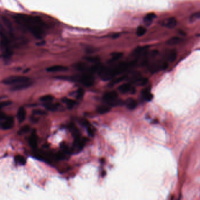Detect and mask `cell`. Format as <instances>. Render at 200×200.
<instances>
[{"label": "cell", "mask_w": 200, "mask_h": 200, "mask_svg": "<svg viewBox=\"0 0 200 200\" xmlns=\"http://www.w3.org/2000/svg\"><path fill=\"white\" fill-rule=\"evenodd\" d=\"M16 21L25 27L37 38H41L44 34V25L42 20L37 17L26 14H18L15 16Z\"/></svg>", "instance_id": "obj_1"}, {"label": "cell", "mask_w": 200, "mask_h": 200, "mask_svg": "<svg viewBox=\"0 0 200 200\" xmlns=\"http://www.w3.org/2000/svg\"><path fill=\"white\" fill-rule=\"evenodd\" d=\"M136 63L135 61L130 62H121L115 66L111 68L102 67L99 73L100 78L103 81H109L116 76L124 72L129 68L134 66Z\"/></svg>", "instance_id": "obj_2"}, {"label": "cell", "mask_w": 200, "mask_h": 200, "mask_svg": "<svg viewBox=\"0 0 200 200\" xmlns=\"http://www.w3.org/2000/svg\"><path fill=\"white\" fill-rule=\"evenodd\" d=\"M29 78L23 76H12L5 79L2 82L5 85H14L21 82L29 81Z\"/></svg>", "instance_id": "obj_3"}, {"label": "cell", "mask_w": 200, "mask_h": 200, "mask_svg": "<svg viewBox=\"0 0 200 200\" xmlns=\"http://www.w3.org/2000/svg\"><path fill=\"white\" fill-rule=\"evenodd\" d=\"M0 36H1V47L5 53L4 56H5V58H9L11 56V48L9 45V41L4 32H1Z\"/></svg>", "instance_id": "obj_4"}, {"label": "cell", "mask_w": 200, "mask_h": 200, "mask_svg": "<svg viewBox=\"0 0 200 200\" xmlns=\"http://www.w3.org/2000/svg\"><path fill=\"white\" fill-rule=\"evenodd\" d=\"M80 81L86 87H90L93 85L94 82V78L92 73L86 72L83 73L79 78Z\"/></svg>", "instance_id": "obj_5"}, {"label": "cell", "mask_w": 200, "mask_h": 200, "mask_svg": "<svg viewBox=\"0 0 200 200\" xmlns=\"http://www.w3.org/2000/svg\"><path fill=\"white\" fill-rule=\"evenodd\" d=\"M32 84V82L29 80L28 81H26V82H21L16 85H12V88H11V89L13 91H21L22 89H27L29 87H30Z\"/></svg>", "instance_id": "obj_6"}, {"label": "cell", "mask_w": 200, "mask_h": 200, "mask_svg": "<svg viewBox=\"0 0 200 200\" xmlns=\"http://www.w3.org/2000/svg\"><path fill=\"white\" fill-rule=\"evenodd\" d=\"M14 124V120L12 117H6L1 123V127L3 130H7L11 129Z\"/></svg>", "instance_id": "obj_7"}, {"label": "cell", "mask_w": 200, "mask_h": 200, "mask_svg": "<svg viewBox=\"0 0 200 200\" xmlns=\"http://www.w3.org/2000/svg\"><path fill=\"white\" fill-rule=\"evenodd\" d=\"M117 96H118L117 93L116 91H113L108 92H106V94H104V95H103V99L105 101L109 103L111 101L117 99Z\"/></svg>", "instance_id": "obj_8"}, {"label": "cell", "mask_w": 200, "mask_h": 200, "mask_svg": "<svg viewBox=\"0 0 200 200\" xmlns=\"http://www.w3.org/2000/svg\"><path fill=\"white\" fill-rule=\"evenodd\" d=\"M29 144L31 147L33 149H35L38 145V136L35 130H33L32 132L29 139Z\"/></svg>", "instance_id": "obj_9"}, {"label": "cell", "mask_w": 200, "mask_h": 200, "mask_svg": "<svg viewBox=\"0 0 200 200\" xmlns=\"http://www.w3.org/2000/svg\"><path fill=\"white\" fill-rule=\"evenodd\" d=\"M26 110L24 107H21L19 108L17 112V119L19 123H22L26 118Z\"/></svg>", "instance_id": "obj_10"}, {"label": "cell", "mask_w": 200, "mask_h": 200, "mask_svg": "<svg viewBox=\"0 0 200 200\" xmlns=\"http://www.w3.org/2000/svg\"><path fill=\"white\" fill-rule=\"evenodd\" d=\"M155 17H156V15L154 13H153V12L149 13V14H146V16L144 17L143 21L147 26H149V25H151V24L153 22V20L154 19V18Z\"/></svg>", "instance_id": "obj_11"}, {"label": "cell", "mask_w": 200, "mask_h": 200, "mask_svg": "<svg viewBox=\"0 0 200 200\" xmlns=\"http://www.w3.org/2000/svg\"><path fill=\"white\" fill-rule=\"evenodd\" d=\"M164 25L169 29H173L177 25V19L174 17H171L167 19Z\"/></svg>", "instance_id": "obj_12"}, {"label": "cell", "mask_w": 200, "mask_h": 200, "mask_svg": "<svg viewBox=\"0 0 200 200\" xmlns=\"http://www.w3.org/2000/svg\"><path fill=\"white\" fill-rule=\"evenodd\" d=\"M68 69V68L65 66H61V65H56L50 66V68H47V71L50 72H62L65 71Z\"/></svg>", "instance_id": "obj_13"}, {"label": "cell", "mask_w": 200, "mask_h": 200, "mask_svg": "<svg viewBox=\"0 0 200 200\" xmlns=\"http://www.w3.org/2000/svg\"><path fill=\"white\" fill-rule=\"evenodd\" d=\"M127 107L130 110H134L137 106V102L133 98H129L126 101Z\"/></svg>", "instance_id": "obj_14"}, {"label": "cell", "mask_w": 200, "mask_h": 200, "mask_svg": "<svg viewBox=\"0 0 200 200\" xmlns=\"http://www.w3.org/2000/svg\"><path fill=\"white\" fill-rule=\"evenodd\" d=\"M182 40L177 37H174L173 38H171L167 41V44L169 45H176L177 44H179L180 42H181Z\"/></svg>", "instance_id": "obj_15"}, {"label": "cell", "mask_w": 200, "mask_h": 200, "mask_svg": "<svg viewBox=\"0 0 200 200\" xmlns=\"http://www.w3.org/2000/svg\"><path fill=\"white\" fill-rule=\"evenodd\" d=\"M131 89H132L131 86L129 83L123 84V85L120 86L118 88L119 91L122 94H126V93L128 92L129 91H130L131 90Z\"/></svg>", "instance_id": "obj_16"}, {"label": "cell", "mask_w": 200, "mask_h": 200, "mask_svg": "<svg viewBox=\"0 0 200 200\" xmlns=\"http://www.w3.org/2000/svg\"><path fill=\"white\" fill-rule=\"evenodd\" d=\"M177 58V52L175 50H171L167 54V59L169 62H174Z\"/></svg>", "instance_id": "obj_17"}, {"label": "cell", "mask_w": 200, "mask_h": 200, "mask_svg": "<svg viewBox=\"0 0 200 200\" xmlns=\"http://www.w3.org/2000/svg\"><path fill=\"white\" fill-rule=\"evenodd\" d=\"M142 95L143 96V97L146 99V100L147 101H150L152 100L153 96V95L150 93L148 89H145L144 90L142 91Z\"/></svg>", "instance_id": "obj_18"}, {"label": "cell", "mask_w": 200, "mask_h": 200, "mask_svg": "<svg viewBox=\"0 0 200 200\" xmlns=\"http://www.w3.org/2000/svg\"><path fill=\"white\" fill-rule=\"evenodd\" d=\"M15 161L17 163H18L19 164L24 165L26 164V159L24 157L21 155H16L15 157Z\"/></svg>", "instance_id": "obj_19"}, {"label": "cell", "mask_w": 200, "mask_h": 200, "mask_svg": "<svg viewBox=\"0 0 200 200\" xmlns=\"http://www.w3.org/2000/svg\"><path fill=\"white\" fill-rule=\"evenodd\" d=\"M111 109V107L108 106H101L98 109V112L100 114H105L108 113Z\"/></svg>", "instance_id": "obj_20"}, {"label": "cell", "mask_w": 200, "mask_h": 200, "mask_svg": "<svg viewBox=\"0 0 200 200\" xmlns=\"http://www.w3.org/2000/svg\"><path fill=\"white\" fill-rule=\"evenodd\" d=\"M63 101L66 104V105L68 106L69 109H72V107H73V106L75 104V101L72 99H69V98H64L63 99Z\"/></svg>", "instance_id": "obj_21"}, {"label": "cell", "mask_w": 200, "mask_h": 200, "mask_svg": "<svg viewBox=\"0 0 200 200\" xmlns=\"http://www.w3.org/2000/svg\"><path fill=\"white\" fill-rule=\"evenodd\" d=\"M146 29L143 26L138 27L137 31H136V34L137 36L142 37L146 34Z\"/></svg>", "instance_id": "obj_22"}, {"label": "cell", "mask_w": 200, "mask_h": 200, "mask_svg": "<svg viewBox=\"0 0 200 200\" xmlns=\"http://www.w3.org/2000/svg\"><path fill=\"white\" fill-rule=\"evenodd\" d=\"M111 56H112L111 61H116L122 57L123 53L122 52H114L112 53Z\"/></svg>", "instance_id": "obj_23"}, {"label": "cell", "mask_w": 200, "mask_h": 200, "mask_svg": "<svg viewBox=\"0 0 200 200\" xmlns=\"http://www.w3.org/2000/svg\"><path fill=\"white\" fill-rule=\"evenodd\" d=\"M45 107L47 109L50 111H55L58 108V105L56 104H52L50 103H47L45 104Z\"/></svg>", "instance_id": "obj_24"}, {"label": "cell", "mask_w": 200, "mask_h": 200, "mask_svg": "<svg viewBox=\"0 0 200 200\" xmlns=\"http://www.w3.org/2000/svg\"><path fill=\"white\" fill-rule=\"evenodd\" d=\"M85 59L87 61H89L90 62H93V63H98L100 60L99 58L97 56H86Z\"/></svg>", "instance_id": "obj_25"}, {"label": "cell", "mask_w": 200, "mask_h": 200, "mask_svg": "<svg viewBox=\"0 0 200 200\" xmlns=\"http://www.w3.org/2000/svg\"><path fill=\"white\" fill-rule=\"evenodd\" d=\"M200 17V12L199 11V12H197L196 13H194L193 14H192L191 16H190V22H194L197 20H198Z\"/></svg>", "instance_id": "obj_26"}, {"label": "cell", "mask_w": 200, "mask_h": 200, "mask_svg": "<svg viewBox=\"0 0 200 200\" xmlns=\"http://www.w3.org/2000/svg\"><path fill=\"white\" fill-rule=\"evenodd\" d=\"M148 79L147 78H140L137 81V82H138L139 85L141 86L146 85L148 83Z\"/></svg>", "instance_id": "obj_27"}, {"label": "cell", "mask_w": 200, "mask_h": 200, "mask_svg": "<svg viewBox=\"0 0 200 200\" xmlns=\"http://www.w3.org/2000/svg\"><path fill=\"white\" fill-rule=\"evenodd\" d=\"M53 98L51 95H45V96L41 97L40 99L43 102L50 103L52 100H53Z\"/></svg>", "instance_id": "obj_28"}, {"label": "cell", "mask_w": 200, "mask_h": 200, "mask_svg": "<svg viewBox=\"0 0 200 200\" xmlns=\"http://www.w3.org/2000/svg\"><path fill=\"white\" fill-rule=\"evenodd\" d=\"M29 130V126H28V125H25V126L22 127L19 129V130L18 131V134H19V135H22V134H24V133H25L28 132Z\"/></svg>", "instance_id": "obj_29"}, {"label": "cell", "mask_w": 200, "mask_h": 200, "mask_svg": "<svg viewBox=\"0 0 200 200\" xmlns=\"http://www.w3.org/2000/svg\"><path fill=\"white\" fill-rule=\"evenodd\" d=\"M84 95V91L82 89H79L77 92V98L82 99Z\"/></svg>", "instance_id": "obj_30"}, {"label": "cell", "mask_w": 200, "mask_h": 200, "mask_svg": "<svg viewBox=\"0 0 200 200\" xmlns=\"http://www.w3.org/2000/svg\"><path fill=\"white\" fill-rule=\"evenodd\" d=\"M125 78H126V76H122V77H120V78H117V79L114 80V81L110 83V85H111V86H113V85H115V84H116V83H117L121 82V81H123Z\"/></svg>", "instance_id": "obj_31"}, {"label": "cell", "mask_w": 200, "mask_h": 200, "mask_svg": "<svg viewBox=\"0 0 200 200\" xmlns=\"http://www.w3.org/2000/svg\"><path fill=\"white\" fill-rule=\"evenodd\" d=\"M11 101H1L0 102V109H1L2 108L7 106L8 105H9L11 104Z\"/></svg>", "instance_id": "obj_32"}, {"label": "cell", "mask_w": 200, "mask_h": 200, "mask_svg": "<svg viewBox=\"0 0 200 200\" xmlns=\"http://www.w3.org/2000/svg\"><path fill=\"white\" fill-rule=\"evenodd\" d=\"M33 113H34L35 114H39V115H43V114H45L46 112H45L44 111L41 110H36L33 111Z\"/></svg>", "instance_id": "obj_33"}, {"label": "cell", "mask_w": 200, "mask_h": 200, "mask_svg": "<svg viewBox=\"0 0 200 200\" xmlns=\"http://www.w3.org/2000/svg\"><path fill=\"white\" fill-rule=\"evenodd\" d=\"M87 128H88V134L89 135V136H91V137L94 136V130H93L89 126L87 127Z\"/></svg>", "instance_id": "obj_34"}, {"label": "cell", "mask_w": 200, "mask_h": 200, "mask_svg": "<svg viewBox=\"0 0 200 200\" xmlns=\"http://www.w3.org/2000/svg\"><path fill=\"white\" fill-rule=\"evenodd\" d=\"M6 117H6V114L5 113L0 112V122L1 121H4Z\"/></svg>", "instance_id": "obj_35"}, {"label": "cell", "mask_w": 200, "mask_h": 200, "mask_svg": "<svg viewBox=\"0 0 200 200\" xmlns=\"http://www.w3.org/2000/svg\"><path fill=\"white\" fill-rule=\"evenodd\" d=\"M81 123H82V124L85 126H86V127H88L89 125V123L88 122V121H87L86 120H82L81 121Z\"/></svg>", "instance_id": "obj_36"}]
</instances>
